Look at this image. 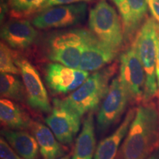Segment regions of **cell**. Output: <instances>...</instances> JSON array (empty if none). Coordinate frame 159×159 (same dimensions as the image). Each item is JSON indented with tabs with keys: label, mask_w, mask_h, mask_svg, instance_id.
Instances as JSON below:
<instances>
[{
	"label": "cell",
	"mask_w": 159,
	"mask_h": 159,
	"mask_svg": "<svg viewBox=\"0 0 159 159\" xmlns=\"http://www.w3.org/2000/svg\"><path fill=\"white\" fill-rule=\"evenodd\" d=\"M136 112V108H130L118 128L99 143L95 151L94 159L116 158L121 148V144L128 134Z\"/></svg>",
	"instance_id": "cell-15"
},
{
	"label": "cell",
	"mask_w": 159,
	"mask_h": 159,
	"mask_svg": "<svg viewBox=\"0 0 159 159\" xmlns=\"http://www.w3.org/2000/svg\"><path fill=\"white\" fill-rule=\"evenodd\" d=\"M129 102L128 92L119 77H114L97 116V128L99 134L106 132L120 119Z\"/></svg>",
	"instance_id": "cell-8"
},
{
	"label": "cell",
	"mask_w": 159,
	"mask_h": 159,
	"mask_svg": "<svg viewBox=\"0 0 159 159\" xmlns=\"http://www.w3.org/2000/svg\"><path fill=\"white\" fill-rule=\"evenodd\" d=\"M118 52L91 34L83 49L78 69L85 71H98L111 63Z\"/></svg>",
	"instance_id": "cell-14"
},
{
	"label": "cell",
	"mask_w": 159,
	"mask_h": 159,
	"mask_svg": "<svg viewBox=\"0 0 159 159\" xmlns=\"http://www.w3.org/2000/svg\"><path fill=\"white\" fill-rule=\"evenodd\" d=\"M159 144L158 101L142 102L119 149L116 159H148Z\"/></svg>",
	"instance_id": "cell-1"
},
{
	"label": "cell",
	"mask_w": 159,
	"mask_h": 159,
	"mask_svg": "<svg viewBox=\"0 0 159 159\" xmlns=\"http://www.w3.org/2000/svg\"><path fill=\"white\" fill-rule=\"evenodd\" d=\"M86 13L85 2L52 6L40 11L32 20V24L38 29L72 27L83 22Z\"/></svg>",
	"instance_id": "cell-7"
},
{
	"label": "cell",
	"mask_w": 159,
	"mask_h": 159,
	"mask_svg": "<svg viewBox=\"0 0 159 159\" xmlns=\"http://www.w3.org/2000/svg\"><path fill=\"white\" fill-rule=\"evenodd\" d=\"M0 120L5 128L11 130L31 129L34 122L19 105L6 98L0 100Z\"/></svg>",
	"instance_id": "cell-18"
},
{
	"label": "cell",
	"mask_w": 159,
	"mask_h": 159,
	"mask_svg": "<svg viewBox=\"0 0 159 159\" xmlns=\"http://www.w3.org/2000/svg\"><path fill=\"white\" fill-rule=\"evenodd\" d=\"M0 157L1 159H24L13 150L2 136L0 138Z\"/></svg>",
	"instance_id": "cell-23"
},
{
	"label": "cell",
	"mask_w": 159,
	"mask_h": 159,
	"mask_svg": "<svg viewBox=\"0 0 159 159\" xmlns=\"http://www.w3.org/2000/svg\"><path fill=\"white\" fill-rule=\"evenodd\" d=\"M148 159H159V150H156Z\"/></svg>",
	"instance_id": "cell-27"
},
{
	"label": "cell",
	"mask_w": 159,
	"mask_h": 159,
	"mask_svg": "<svg viewBox=\"0 0 159 159\" xmlns=\"http://www.w3.org/2000/svg\"><path fill=\"white\" fill-rule=\"evenodd\" d=\"M47 0H9L11 14L16 18L30 16L40 11Z\"/></svg>",
	"instance_id": "cell-21"
},
{
	"label": "cell",
	"mask_w": 159,
	"mask_h": 159,
	"mask_svg": "<svg viewBox=\"0 0 159 159\" xmlns=\"http://www.w3.org/2000/svg\"><path fill=\"white\" fill-rule=\"evenodd\" d=\"M151 14L157 22L159 23V0H146Z\"/></svg>",
	"instance_id": "cell-25"
},
{
	"label": "cell",
	"mask_w": 159,
	"mask_h": 159,
	"mask_svg": "<svg viewBox=\"0 0 159 159\" xmlns=\"http://www.w3.org/2000/svg\"><path fill=\"white\" fill-rule=\"evenodd\" d=\"M88 1H91V0H47V2L43 5L41 10L48 8V7H52V6L71 5V4L81 3Z\"/></svg>",
	"instance_id": "cell-24"
},
{
	"label": "cell",
	"mask_w": 159,
	"mask_h": 159,
	"mask_svg": "<svg viewBox=\"0 0 159 159\" xmlns=\"http://www.w3.org/2000/svg\"><path fill=\"white\" fill-rule=\"evenodd\" d=\"M54 107L45 122L52 131L57 141L63 144H70L80 130V118L78 115L53 100Z\"/></svg>",
	"instance_id": "cell-11"
},
{
	"label": "cell",
	"mask_w": 159,
	"mask_h": 159,
	"mask_svg": "<svg viewBox=\"0 0 159 159\" xmlns=\"http://www.w3.org/2000/svg\"><path fill=\"white\" fill-rule=\"evenodd\" d=\"M0 71L1 73L19 75L20 70L15 62L11 49L5 43H0Z\"/></svg>",
	"instance_id": "cell-22"
},
{
	"label": "cell",
	"mask_w": 159,
	"mask_h": 159,
	"mask_svg": "<svg viewBox=\"0 0 159 159\" xmlns=\"http://www.w3.org/2000/svg\"><path fill=\"white\" fill-rule=\"evenodd\" d=\"M0 94L2 98L23 102L27 99L23 80L18 75L0 74Z\"/></svg>",
	"instance_id": "cell-20"
},
{
	"label": "cell",
	"mask_w": 159,
	"mask_h": 159,
	"mask_svg": "<svg viewBox=\"0 0 159 159\" xmlns=\"http://www.w3.org/2000/svg\"><path fill=\"white\" fill-rule=\"evenodd\" d=\"M96 148L94 114L90 112L83 121V128L75 141L71 159H94Z\"/></svg>",
	"instance_id": "cell-17"
},
{
	"label": "cell",
	"mask_w": 159,
	"mask_h": 159,
	"mask_svg": "<svg viewBox=\"0 0 159 159\" xmlns=\"http://www.w3.org/2000/svg\"><path fill=\"white\" fill-rule=\"evenodd\" d=\"M119 78L128 92L130 102H143L146 89V75L133 46L121 55Z\"/></svg>",
	"instance_id": "cell-6"
},
{
	"label": "cell",
	"mask_w": 159,
	"mask_h": 159,
	"mask_svg": "<svg viewBox=\"0 0 159 159\" xmlns=\"http://www.w3.org/2000/svg\"><path fill=\"white\" fill-rule=\"evenodd\" d=\"M39 32L26 19H13L3 25L1 38L7 45L15 49H25L36 41Z\"/></svg>",
	"instance_id": "cell-13"
},
{
	"label": "cell",
	"mask_w": 159,
	"mask_h": 159,
	"mask_svg": "<svg viewBox=\"0 0 159 159\" xmlns=\"http://www.w3.org/2000/svg\"><path fill=\"white\" fill-rule=\"evenodd\" d=\"M1 136L7 141L16 152L24 159H38L39 146L34 136L26 130L2 129Z\"/></svg>",
	"instance_id": "cell-16"
},
{
	"label": "cell",
	"mask_w": 159,
	"mask_h": 159,
	"mask_svg": "<svg viewBox=\"0 0 159 159\" xmlns=\"http://www.w3.org/2000/svg\"><path fill=\"white\" fill-rule=\"evenodd\" d=\"M31 130L39 144L43 159H57L63 156L64 149L50 128L40 122H33Z\"/></svg>",
	"instance_id": "cell-19"
},
{
	"label": "cell",
	"mask_w": 159,
	"mask_h": 159,
	"mask_svg": "<svg viewBox=\"0 0 159 159\" xmlns=\"http://www.w3.org/2000/svg\"><path fill=\"white\" fill-rule=\"evenodd\" d=\"M89 71L72 69L59 63H50L45 69V80L54 94H66L73 92L86 80Z\"/></svg>",
	"instance_id": "cell-10"
},
{
	"label": "cell",
	"mask_w": 159,
	"mask_h": 159,
	"mask_svg": "<svg viewBox=\"0 0 159 159\" xmlns=\"http://www.w3.org/2000/svg\"><path fill=\"white\" fill-rule=\"evenodd\" d=\"M122 20L125 42L134 41L136 33L145 21L148 12L146 0H112Z\"/></svg>",
	"instance_id": "cell-12"
},
{
	"label": "cell",
	"mask_w": 159,
	"mask_h": 159,
	"mask_svg": "<svg viewBox=\"0 0 159 159\" xmlns=\"http://www.w3.org/2000/svg\"><path fill=\"white\" fill-rule=\"evenodd\" d=\"M89 26L99 41L120 50L125 41L122 24L116 10L106 0H99L90 10Z\"/></svg>",
	"instance_id": "cell-5"
},
{
	"label": "cell",
	"mask_w": 159,
	"mask_h": 159,
	"mask_svg": "<svg viewBox=\"0 0 159 159\" xmlns=\"http://www.w3.org/2000/svg\"><path fill=\"white\" fill-rule=\"evenodd\" d=\"M158 26L159 23L153 18L147 19L136 33L132 43L146 75V89L143 102L159 101V90L156 76Z\"/></svg>",
	"instance_id": "cell-3"
},
{
	"label": "cell",
	"mask_w": 159,
	"mask_h": 159,
	"mask_svg": "<svg viewBox=\"0 0 159 159\" xmlns=\"http://www.w3.org/2000/svg\"><path fill=\"white\" fill-rule=\"evenodd\" d=\"M27 95V101L31 108L43 113H50L52 107L42 80L36 70L27 59L16 57Z\"/></svg>",
	"instance_id": "cell-9"
},
{
	"label": "cell",
	"mask_w": 159,
	"mask_h": 159,
	"mask_svg": "<svg viewBox=\"0 0 159 159\" xmlns=\"http://www.w3.org/2000/svg\"><path fill=\"white\" fill-rule=\"evenodd\" d=\"M57 159H71V158L69 156H63L62 157H60V158H57Z\"/></svg>",
	"instance_id": "cell-28"
},
{
	"label": "cell",
	"mask_w": 159,
	"mask_h": 159,
	"mask_svg": "<svg viewBox=\"0 0 159 159\" xmlns=\"http://www.w3.org/2000/svg\"><path fill=\"white\" fill-rule=\"evenodd\" d=\"M156 76L159 90V26L158 29V43H157V57H156Z\"/></svg>",
	"instance_id": "cell-26"
},
{
	"label": "cell",
	"mask_w": 159,
	"mask_h": 159,
	"mask_svg": "<svg viewBox=\"0 0 159 159\" xmlns=\"http://www.w3.org/2000/svg\"><path fill=\"white\" fill-rule=\"evenodd\" d=\"M116 63L99 69L89 75L86 80L68 97L55 100L82 117L96 110L109 89V82L116 71Z\"/></svg>",
	"instance_id": "cell-2"
},
{
	"label": "cell",
	"mask_w": 159,
	"mask_h": 159,
	"mask_svg": "<svg viewBox=\"0 0 159 159\" xmlns=\"http://www.w3.org/2000/svg\"><path fill=\"white\" fill-rule=\"evenodd\" d=\"M91 34L90 30L83 29L53 33L47 40V57L53 62L78 69L83 49Z\"/></svg>",
	"instance_id": "cell-4"
}]
</instances>
